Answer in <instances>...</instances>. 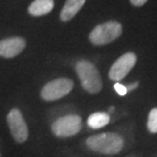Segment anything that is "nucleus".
<instances>
[{"label": "nucleus", "mask_w": 157, "mask_h": 157, "mask_svg": "<svg viewBox=\"0 0 157 157\" xmlns=\"http://www.w3.org/2000/svg\"><path fill=\"white\" fill-rule=\"evenodd\" d=\"M86 145L92 151L101 153V154L113 155L122 151L125 142L121 135L108 132L89 137L86 140Z\"/></svg>", "instance_id": "f257e3e1"}, {"label": "nucleus", "mask_w": 157, "mask_h": 157, "mask_svg": "<svg viewBox=\"0 0 157 157\" xmlns=\"http://www.w3.org/2000/svg\"><path fill=\"white\" fill-rule=\"evenodd\" d=\"M76 71L81 81L82 87L87 92L91 94H96L101 91L103 87V83L98 69L93 63L87 61V60H81L76 62Z\"/></svg>", "instance_id": "f03ea898"}, {"label": "nucleus", "mask_w": 157, "mask_h": 157, "mask_svg": "<svg viewBox=\"0 0 157 157\" xmlns=\"http://www.w3.org/2000/svg\"><path fill=\"white\" fill-rule=\"evenodd\" d=\"M122 33V26L118 21H107L95 26L90 33L89 40L95 46H104L110 44L119 38Z\"/></svg>", "instance_id": "7ed1b4c3"}, {"label": "nucleus", "mask_w": 157, "mask_h": 157, "mask_svg": "<svg viewBox=\"0 0 157 157\" xmlns=\"http://www.w3.org/2000/svg\"><path fill=\"white\" fill-rule=\"evenodd\" d=\"M82 129V118L78 115H66L51 125L52 134L58 138H68L76 135Z\"/></svg>", "instance_id": "20e7f679"}, {"label": "nucleus", "mask_w": 157, "mask_h": 157, "mask_svg": "<svg viewBox=\"0 0 157 157\" xmlns=\"http://www.w3.org/2000/svg\"><path fill=\"white\" fill-rule=\"evenodd\" d=\"M73 85V81L69 78L60 77L54 79L43 86L41 89V98L45 101H57L68 95L72 90Z\"/></svg>", "instance_id": "39448f33"}, {"label": "nucleus", "mask_w": 157, "mask_h": 157, "mask_svg": "<svg viewBox=\"0 0 157 157\" xmlns=\"http://www.w3.org/2000/svg\"><path fill=\"white\" fill-rule=\"evenodd\" d=\"M6 121L14 141L18 143L26 142L29 137V129L22 112L18 108L12 109L6 117Z\"/></svg>", "instance_id": "423d86ee"}, {"label": "nucleus", "mask_w": 157, "mask_h": 157, "mask_svg": "<svg viewBox=\"0 0 157 157\" xmlns=\"http://www.w3.org/2000/svg\"><path fill=\"white\" fill-rule=\"evenodd\" d=\"M136 62L137 56L135 53L128 52L123 54L112 64L111 68L109 70V78L116 82L121 81L134 68Z\"/></svg>", "instance_id": "0eeeda50"}, {"label": "nucleus", "mask_w": 157, "mask_h": 157, "mask_svg": "<svg viewBox=\"0 0 157 157\" xmlns=\"http://www.w3.org/2000/svg\"><path fill=\"white\" fill-rule=\"evenodd\" d=\"M25 39L21 36H12L0 41V56L6 59L14 58L26 48Z\"/></svg>", "instance_id": "6e6552de"}, {"label": "nucleus", "mask_w": 157, "mask_h": 157, "mask_svg": "<svg viewBox=\"0 0 157 157\" xmlns=\"http://www.w3.org/2000/svg\"><path fill=\"white\" fill-rule=\"evenodd\" d=\"M86 0H66L64 6L60 12V19L62 21H68L78 13L83 7Z\"/></svg>", "instance_id": "1a4fd4ad"}, {"label": "nucleus", "mask_w": 157, "mask_h": 157, "mask_svg": "<svg viewBox=\"0 0 157 157\" xmlns=\"http://www.w3.org/2000/svg\"><path fill=\"white\" fill-rule=\"evenodd\" d=\"M54 7L53 0H35L29 6L28 11L33 16H42L49 13Z\"/></svg>", "instance_id": "9d476101"}, {"label": "nucleus", "mask_w": 157, "mask_h": 157, "mask_svg": "<svg viewBox=\"0 0 157 157\" xmlns=\"http://www.w3.org/2000/svg\"><path fill=\"white\" fill-rule=\"evenodd\" d=\"M110 122V115L107 113L98 112L94 113L89 116L88 120H87V124L91 129H100L108 125Z\"/></svg>", "instance_id": "9b49d317"}, {"label": "nucleus", "mask_w": 157, "mask_h": 157, "mask_svg": "<svg viewBox=\"0 0 157 157\" xmlns=\"http://www.w3.org/2000/svg\"><path fill=\"white\" fill-rule=\"evenodd\" d=\"M147 129L152 134L157 133V108H153L149 113L148 121H147Z\"/></svg>", "instance_id": "f8f14e48"}, {"label": "nucleus", "mask_w": 157, "mask_h": 157, "mask_svg": "<svg viewBox=\"0 0 157 157\" xmlns=\"http://www.w3.org/2000/svg\"><path fill=\"white\" fill-rule=\"evenodd\" d=\"M113 87H114V90L118 92V95L123 96V95H126V93H128V89H126V87L123 84H122V83H119V82H116Z\"/></svg>", "instance_id": "ddd939ff"}, {"label": "nucleus", "mask_w": 157, "mask_h": 157, "mask_svg": "<svg viewBox=\"0 0 157 157\" xmlns=\"http://www.w3.org/2000/svg\"><path fill=\"white\" fill-rule=\"evenodd\" d=\"M130 1H131L132 4L135 6H142L145 4L147 0H130Z\"/></svg>", "instance_id": "4468645a"}, {"label": "nucleus", "mask_w": 157, "mask_h": 157, "mask_svg": "<svg viewBox=\"0 0 157 157\" xmlns=\"http://www.w3.org/2000/svg\"><path fill=\"white\" fill-rule=\"evenodd\" d=\"M138 86H139V82H135V83H133V84L126 85V89H128V92H129V91H132V90H134V89H136Z\"/></svg>", "instance_id": "2eb2a0df"}, {"label": "nucleus", "mask_w": 157, "mask_h": 157, "mask_svg": "<svg viewBox=\"0 0 157 157\" xmlns=\"http://www.w3.org/2000/svg\"><path fill=\"white\" fill-rule=\"evenodd\" d=\"M113 111H114V106H110L109 109H108V113H113Z\"/></svg>", "instance_id": "dca6fc26"}]
</instances>
